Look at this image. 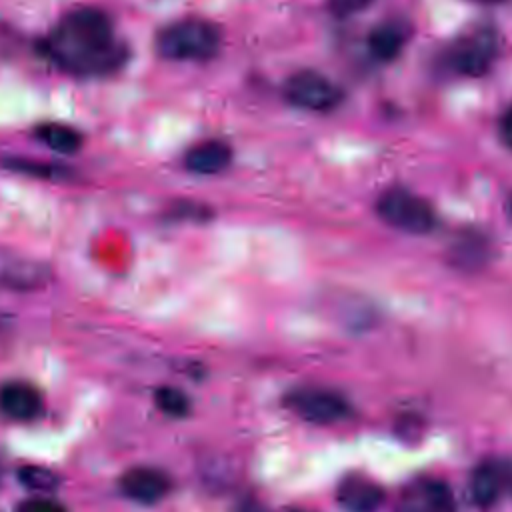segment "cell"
Segmentation results:
<instances>
[{
	"label": "cell",
	"mask_w": 512,
	"mask_h": 512,
	"mask_svg": "<svg viewBox=\"0 0 512 512\" xmlns=\"http://www.w3.org/2000/svg\"><path fill=\"white\" fill-rule=\"evenodd\" d=\"M44 54L76 76L110 74L126 60V48L114 38L110 18L92 6L68 12L44 40Z\"/></svg>",
	"instance_id": "1"
},
{
	"label": "cell",
	"mask_w": 512,
	"mask_h": 512,
	"mask_svg": "<svg viewBox=\"0 0 512 512\" xmlns=\"http://www.w3.org/2000/svg\"><path fill=\"white\" fill-rule=\"evenodd\" d=\"M158 52L176 62H204L220 48V30L204 18H182L160 30Z\"/></svg>",
	"instance_id": "2"
},
{
	"label": "cell",
	"mask_w": 512,
	"mask_h": 512,
	"mask_svg": "<svg viewBox=\"0 0 512 512\" xmlns=\"http://www.w3.org/2000/svg\"><path fill=\"white\" fill-rule=\"evenodd\" d=\"M376 212L388 226L410 234H426L436 224L432 206L404 188L386 190L376 202Z\"/></svg>",
	"instance_id": "3"
},
{
	"label": "cell",
	"mask_w": 512,
	"mask_h": 512,
	"mask_svg": "<svg viewBox=\"0 0 512 512\" xmlns=\"http://www.w3.org/2000/svg\"><path fill=\"white\" fill-rule=\"evenodd\" d=\"M282 92L292 106L308 112H330L342 100L340 88L314 70H298L290 74Z\"/></svg>",
	"instance_id": "4"
},
{
	"label": "cell",
	"mask_w": 512,
	"mask_h": 512,
	"mask_svg": "<svg viewBox=\"0 0 512 512\" xmlns=\"http://www.w3.org/2000/svg\"><path fill=\"white\" fill-rule=\"evenodd\" d=\"M286 406L312 424H334L350 414L346 398L326 388H298L288 394Z\"/></svg>",
	"instance_id": "5"
},
{
	"label": "cell",
	"mask_w": 512,
	"mask_h": 512,
	"mask_svg": "<svg viewBox=\"0 0 512 512\" xmlns=\"http://www.w3.org/2000/svg\"><path fill=\"white\" fill-rule=\"evenodd\" d=\"M496 56V34L480 28L460 38L448 52V68L462 76H482Z\"/></svg>",
	"instance_id": "6"
},
{
	"label": "cell",
	"mask_w": 512,
	"mask_h": 512,
	"mask_svg": "<svg viewBox=\"0 0 512 512\" xmlns=\"http://www.w3.org/2000/svg\"><path fill=\"white\" fill-rule=\"evenodd\" d=\"M456 500L446 482L420 476L408 482L398 498L396 512H454Z\"/></svg>",
	"instance_id": "7"
},
{
	"label": "cell",
	"mask_w": 512,
	"mask_h": 512,
	"mask_svg": "<svg viewBox=\"0 0 512 512\" xmlns=\"http://www.w3.org/2000/svg\"><path fill=\"white\" fill-rule=\"evenodd\" d=\"M120 490L126 498L140 502V504H154L162 500L168 490V478L156 468H132L120 480Z\"/></svg>",
	"instance_id": "8"
},
{
	"label": "cell",
	"mask_w": 512,
	"mask_h": 512,
	"mask_svg": "<svg viewBox=\"0 0 512 512\" xmlns=\"http://www.w3.org/2000/svg\"><path fill=\"white\" fill-rule=\"evenodd\" d=\"M48 278L46 266L28 260L24 256H16L12 252L0 250V286L28 290L38 288Z\"/></svg>",
	"instance_id": "9"
},
{
	"label": "cell",
	"mask_w": 512,
	"mask_h": 512,
	"mask_svg": "<svg viewBox=\"0 0 512 512\" xmlns=\"http://www.w3.org/2000/svg\"><path fill=\"white\" fill-rule=\"evenodd\" d=\"M232 162V148L222 140H204L194 144L184 154V166L188 172L200 176H212L224 172Z\"/></svg>",
	"instance_id": "10"
},
{
	"label": "cell",
	"mask_w": 512,
	"mask_h": 512,
	"mask_svg": "<svg viewBox=\"0 0 512 512\" xmlns=\"http://www.w3.org/2000/svg\"><path fill=\"white\" fill-rule=\"evenodd\" d=\"M338 502L348 512H376L382 504V490L370 478L352 474L338 486Z\"/></svg>",
	"instance_id": "11"
},
{
	"label": "cell",
	"mask_w": 512,
	"mask_h": 512,
	"mask_svg": "<svg viewBox=\"0 0 512 512\" xmlns=\"http://www.w3.org/2000/svg\"><path fill=\"white\" fill-rule=\"evenodd\" d=\"M42 410L40 392L28 382H8L0 388V412L12 420H32Z\"/></svg>",
	"instance_id": "12"
},
{
	"label": "cell",
	"mask_w": 512,
	"mask_h": 512,
	"mask_svg": "<svg viewBox=\"0 0 512 512\" xmlns=\"http://www.w3.org/2000/svg\"><path fill=\"white\" fill-rule=\"evenodd\" d=\"M504 492L500 460H486L470 476V496L478 506H492Z\"/></svg>",
	"instance_id": "13"
},
{
	"label": "cell",
	"mask_w": 512,
	"mask_h": 512,
	"mask_svg": "<svg viewBox=\"0 0 512 512\" xmlns=\"http://www.w3.org/2000/svg\"><path fill=\"white\" fill-rule=\"evenodd\" d=\"M408 38V28L402 22H382L368 34V50L380 62L394 60Z\"/></svg>",
	"instance_id": "14"
},
{
	"label": "cell",
	"mask_w": 512,
	"mask_h": 512,
	"mask_svg": "<svg viewBox=\"0 0 512 512\" xmlns=\"http://www.w3.org/2000/svg\"><path fill=\"white\" fill-rule=\"evenodd\" d=\"M36 138L46 144L50 150L60 154H72L82 146V134L66 124L60 122H46L36 126Z\"/></svg>",
	"instance_id": "15"
},
{
	"label": "cell",
	"mask_w": 512,
	"mask_h": 512,
	"mask_svg": "<svg viewBox=\"0 0 512 512\" xmlns=\"http://www.w3.org/2000/svg\"><path fill=\"white\" fill-rule=\"evenodd\" d=\"M154 402L160 408V412H164L166 416H172V418L186 416L188 408H190L186 394H182L178 388H172V386L158 388L154 394Z\"/></svg>",
	"instance_id": "16"
},
{
	"label": "cell",
	"mask_w": 512,
	"mask_h": 512,
	"mask_svg": "<svg viewBox=\"0 0 512 512\" xmlns=\"http://www.w3.org/2000/svg\"><path fill=\"white\" fill-rule=\"evenodd\" d=\"M18 478L28 488L40 490V492H50L58 486L56 474L44 466H24V468H20Z\"/></svg>",
	"instance_id": "17"
},
{
	"label": "cell",
	"mask_w": 512,
	"mask_h": 512,
	"mask_svg": "<svg viewBox=\"0 0 512 512\" xmlns=\"http://www.w3.org/2000/svg\"><path fill=\"white\" fill-rule=\"evenodd\" d=\"M374 0H328V10L336 18H348L366 10Z\"/></svg>",
	"instance_id": "18"
},
{
	"label": "cell",
	"mask_w": 512,
	"mask_h": 512,
	"mask_svg": "<svg viewBox=\"0 0 512 512\" xmlns=\"http://www.w3.org/2000/svg\"><path fill=\"white\" fill-rule=\"evenodd\" d=\"M6 166H10L12 170L36 174L40 178H60V170L58 168L46 166V164H36V162H30V160H10V162H6Z\"/></svg>",
	"instance_id": "19"
},
{
	"label": "cell",
	"mask_w": 512,
	"mask_h": 512,
	"mask_svg": "<svg viewBox=\"0 0 512 512\" xmlns=\"http://www.w3.org/2000/svg\"><path fill=\"white\" fill-rule=\"evenodd\" d=\"M18 512H62V508L46 498H32L22 502Z\"/></svg>",
	"instance_id": "20"
},
{
	"label": "cell",
	"mask_w": 512,
	"mask_h": 512,
	"mask_svg": "<svg viewBox=\"0 0 512 512\" xmlns=\"http://www.w3.org/2000/svg\"><path fill=\"white\" fill-rule=\"evenodd\" d=\"M498 134H500V140L512 150V106L502 114L498 122Z\"/></svg>",
	"instance_id": "21"
},
{
	"label": "cell",
	"mask_w": 512,
	"mask_h": 512,
	"mask_svg": "<svg viewBox=\"0 0 512 512\" xmlns=\"http://www.w3.org/2000/svg\"><path fill=\"white\" fill-rule=\"evenodd\" d=\"M502 476H504V490L512 494V460H500Z\"/></svg>",
	"instance_id": "22"
},
{
	"label": "cell",
	"mask_w": 512,
	"mask_h": 512,
	"mask_svg": "<svg viewBox=\"0 0 512 512\" xmlns=\"http://www.w3.org/2000/svg\"><path fill=\"white\" fill-rule=\"evenodd\" d=\"M472 2H478V4H502L506 0H472Z\"/></svg>",
	"instance_id": "23"
},
{
	"label": "cell",
	"mask_w": 512,
	"mask_h": 512,
	"mask_svg": "<svg viewBox=\"0 0 512 512\" xmlns=\"http://www.w3.org/2000/svg\"><path fill=\"white\" fill-rule=\"evenodd\" d=\"M510 212H512V202H510Z\"/></svg>",
	"instance_id": "24"
}]
</instances>
